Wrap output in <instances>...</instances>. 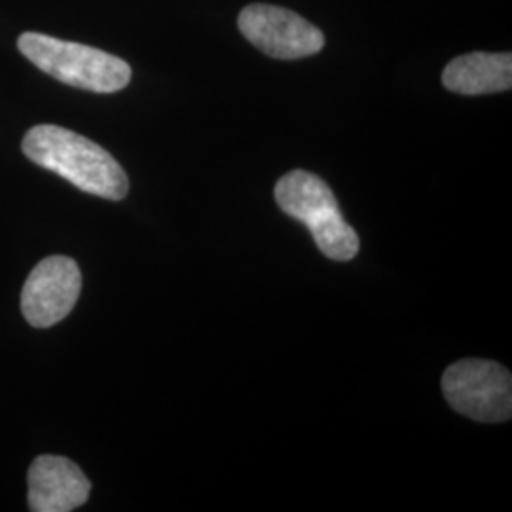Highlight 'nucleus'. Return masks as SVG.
<instances>
[{"instance_id":"obj_3","label":"nucleus","mask_w":512,"mask_h":512,"mask_svg":"<svg viewBox=\"0 0 512 512\" xmlns=\"http://www.w3.org/2000/svg\"><path fill=\"white\" fill-rule=\"evenodd\" d=\"M19 52L40 71L80 90L114 93L131 80V67L124 59L92 46L25 33L18 40Z\"/></svg>"},{"instance_id":"obj_5","label":"nucleus","mask_w":512,"mask_h":512,"mask_svg":"<svg viewBox=\"0 0 512 512\" xmlns=\"http://www.w3.org/2000/svg\"><path fill=\"white\" fill-rule=\"evenodd\" d=\"M239 31L251 44L275 59H300L319 54L325 35L308 19L281 6L251 4L241 10Z\"/></svg>"},{"instance_id":"obj_8","label":"nucleus","mask_w":512,"mask_h":512,"mask_svg":"<svg viewBox=\"0 0 512 512\" xmlns=\"http://www.w3.org/2000/svg\"><path fill=\"white\" fill-rule=\"evenodd\" d=\"M442 84L461 95L507 92L512 86V55L475 52L456 57L444 69Z\"/></svg>"},{"instance_id":"obj_7","label":"nucleus","mask_w":512,"mask_h":512,"mask_svg":"<svg viewBox=\"0 0 512 512\" xmlns=\"http://www.w3.org/2000/svg\"><path fill=\"white\" fill-rule=\"evenodd\" d=\"M29 509L33 512H69L84 505L92 484L71 459L38 456L27 476Z\"/></svg>"},{"instance_id":"obj_4","label":"nucleus","mask_w":512,"mask_h":512,"mask_svg":"<svg viewBox=\"0 0 512 512\" xmlns=\"http://www.w3.org/2000/svg\"><path fill=\"white\" fill-rule=\"evenodd\" d=\"M448 404L480 423H501L512 416V378L505 366L486 359H463L442 376Z\"/></svg>"},{"instance_id":"obj_6","label":"nucleus","mask_w":512,"mask_h":512,"mask_svg":"<svg viewBox=\"0 0 512 512\" xmlns=\"http://www.w3.org/2000/svg\"><path fill=\"white\" fill-rule=\"evenodd\" d=\"M80 289L82 274L73 258L48 256L25 281L21 311L33 327H52L73 311Z\"/></svg>"},{"instance_id":"obj_2","label":"nucleus","mask_w":512,"mask_h":512,"mask_svg":"<svg viewBox=\"0 0 512 512\" xmlns=\"http://www.w3.org/2000/svg\"><path fill=\"white\" fill-rule=\"evenodd\" d=\"M281 211L308 226L317 249L330 260L348 262L359 253V236L342 217L334 192L321 177L294 169L275 184Z\"/></svg>"},{"instance_id":"obj_1","label":"nucleus","mask_w":512,"mask_h":512,"mask_svg":"<svg viewBox=\"0 0 512 512\" xmlns=\"http://www.w3.org/2000/svg\"><path fill=\"white\" fill-rule=\"evenodd\" d=\"M23 152L31 162L88 194L112 202L128 196V175L122 165L105 148L71 129L37 126L25 135Z\"/></svg>"}]
</instances>
